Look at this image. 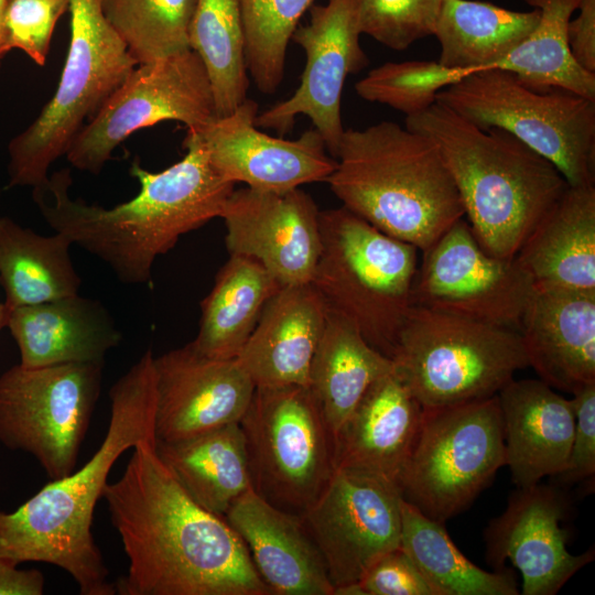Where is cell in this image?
Instances as JSON below:
<instances>
[{
  "instance_id": "4dcf8cb0",
  "label": "cell",
  "mask_w": 595,
  "mask_h": 595,
  "mask_svg": "<svg viewBox=\"0 0 595 595\" xmlns=\"http://www.w3.org/2000/svg\"><path fill=\"white\" fill-rule=\"evenodd\" d=\"M540 11L519 12L474 0H444L435 33L439 63L472 73L495 68L537 26Z\"/></svg>"
},
{
  "instance_id": "f546056e",
  "label": "cell",
  "mask_w": 595,
  "mask_h": 595,
  "mask_svg": "<svg viewBox=\"0 0 595 595\" xmlns=\"http://www.w3.org/2000/svg\"><path fill=\"white\" fill-rule=\"evenodd\" d=\"M392 369V360L371 347L355 326L327 312L311 364L309 388L334 437L368 387Z\"/></svg>"
},
{
  "instance_id": "5bb4252c",
  "label": "cell",
  "mask_w": 595,
  "mask_h": 595,
  "mask_svg": "<svg viewBox=\"0 0 595 595\" xmlns=\"http://www.w3.org/2000/svg\"><path fill=\"white\" fill-rule=\"evenodd\" d=\"M422 253L413 305L519 332L534 285L516 257L499 258L485 251L464 218Z\"/></svg>"
},
{
  "instance_id": "3957f363",
  "label": "cell",
  "mask_w": 595,
  "mask_h": 595,
  "mask_svg": "<svg viewBox=\"0 0 595 595\" xmlns=\"http://www.w3.org/2000/svg\"><path fill=\"white\" fill-rule=\"evenodd\" d=\"M109 399L108 429L88 462L66 477L50 480L14 511H0V556L17 565L58 566L73 577L82 595L116 594L94 540V511L121 454L142 442H156L151 349L112 385Z\"/></svg>"
},
{
  "instance_id": "ba28073f",
  "label": "cell",
  "mask_w": 595,
  "mask_h": 595,
  "mask_svg": "<svg viewBox=\"0 0 595 595\" xmlns=\"http://www.w3.org/2000/svg\"><path fill=\"white\" fill-rule=\"evenodd\" d=\"M391 360L423 408L495 396L528 367L518 331L418 305Z\"/></svg>"
},
{
  "instance_id": "4316f807",
  "label": "cell",
  "mask_w": 595,
  "mask_h": 595,
  "mask_svg": "<svg viewBox=\"0 0 595 595\" xmlns=\"http://www.w3.org/2000/svg\"><path fill=\"white\" fill-rule=\"evenodd\" d=\"M516 259L534 288L595 292V185H569Z\"/></svg>"
},
{
  "instance_id": "74e56055",
  "label": "cell",
  "mask_w": 595,
  "mask_h": 595,
  "mask_svg": "<svg viewBox=\"0 0 595 595\" xmlns=\"http://www.w3.org/2000/svg\"><path fill=\"white\" fill-rule=\"evenodd\" d=\"M459 69H450L433 61L387 62L359 79L357 95L369 101L389 106L405 117L436 102L437 93L464 78Z\"/></svg>"
},
{
  "instance_id": "8fae6325",
  "label": "cell",
  "mask_w": 595,
  "mask_h": 595,
  "mask_svg": "<svg viewBox=\"0 0 595 595\" xmlns=\"http://www.w3.org/2000/svg\"><path fill=\"white\" fill-rule=\"evenodd\" d=\"M252 488L302 515L335 470V437L306 386L256 388L241 418Z\"/></svg>"
},
{
  "instance_id": "7402d4cb",
  "label": "cell",
  "mask_w": 595,
  "mask_h": 595,
  "mask_svg": "<svg viewBox=\"0 0 595 595\" xmlns=\"http://www.w3.org/2000/svg\"><path fill=\"white\" fill-rule=\"evenodd\" d=\"M224 518L273 595H334L323 556L301 515L275 507L249 488Z\"/></svg>"
},
{
  "instance_id": "cb8c5ba5",
  "label": "cell",
  "mask_w": 595,
  "mask_h": 595,
  "mask_svg": "<svg viewBox=\"0 0 595 595\" xmlns=\"http://www.w3.org/2000/svg\"><path fill=\"white\" fill-rule=\"evenodd\" d=\"M505 466L517 487L561 473L567 462L575 426L571 399L541 379L515 378L497 393Z\"/></svg>"
},
{
  "instance_id": "603a6c76",
  "label": "cell",
  "mask_w": 595,
  "mask_h": 595,
  "mask_svg": "<svg viewBox=\"0 0 595 595\" xmlns=\"http://www.w3.org/2000/svg\"><path fill=\"white\" fill-rule=\"evenodd\" d=\"M423 405L396 372L376 379L335 436V469L392 482L415 443Z\"/></svg>"
},
{
  "instance_id": "83f0119b",
  "label": "cell",
  "mask_w": 595,
  "mask_h": 595,
  "mask_svg": "<svg viewBox=\"0 0 595 595\" xmlns=\"http://www.w3.org/2000/svg\"><path fill=\"white\" fill-rule=\"evenodd\" d=\"M281 288L256 260L229 255L201 303L198 332L191 343L205 356L236 359L264 306Z\"/></svg>"
},
{
  "instance_id": "ab89813d",
  "label": "cell",
  "mask_w": 595,
  "mask_h": 595,
  "mask_svg": "<svg viewBox=\"0 0 595 595\" xmlns=\"http://www.w3.org/2000/svg\"><path fill=\"white\" fill-rule=\"evenodd\" d=\"M71 0H8L2 18L3 54L23 51L43 66L55 24L69 9Z\"/></svg>"
},
{
  "instance_id": "e0dca14e",
  "label": "cell",
  "mask_w": 595,
  "mask_h": 595,
  "mask_svg": "<svg viewBox=\"0 0 595 595\" xmlns=\"http://www.w3.org/2000/svg\"><path fill=\"white\" fill-rule=\"evenodd\" d=\"M569 511L570 501L560 488L537 483L517 487L505 511L486 527L487 562L502 570L509 560L521 573V595H555L594 560V548L582 554L567 550L562 522Z\"/></svg>"
},
{
  "instance_id": "ee69618b",
  "label": "cell",
  "mask_w": 595,
  "mask_h": 595,
  "mask_svg": "<svg viewBox=\"0 0 595 595\" xmlns=\"http://www.w3.org/2000/svg\"><path fill=\"white\" fill-rule=\"evenodd\" d=\"M45 578L37 569L21 570L0 556V595H42Z\"/></svg>"
},
{
  "instance_id": "5b68a950",
  "label": "cell",
  "mask_w": 595,
  "mask_h": 595,
  "mask_svg": "<svg viewBox=\"0 0 595 595\" xmlns=\"http://www.w3.org/2000/svg\"><path fill=\"white\" fill-rule=\"evenodd\" d=\"M329 175L342 205L424 252L465 217L436 144L392 121L345 129Z\"/></svg>"
},
{
  "instance_id": "60d3db41",
  "label": "cell",
  "mask_w": 595,
  "mask_h": 595,
  "mask_svg": "<svg viewBox=\"0 0 595 595\" xmlns=\"http://www.w3.org/2000/svg\"><path fill=\"white\" fill-rule=\"evenodd\" d=\"M571 402L575 414L572 445L564 469L554 476L563 485L595 475V383L574 392Z\"/></svg>"
},
{
  "instance_id": "f1b7e54d",
  "label": "cell",
  "mask_w": 595,
  "mask_h": 595,
  "mask_svg": "<svg viewBox=\"0 0 595 595\" xmlns=\"http://www.w3.org/2000/svg\"><path fill=\"white\" fill-rule=\"evenodd\" d=\"M156 452L187 495L214 515L225 517L234 501L252 488L239 423L177 442H156Z\"/></svg>"
},
{
  "instance_id": "7c38bea8",
  "label": "cell",
  "mask_w": 595,
  "mask_h": 595,
  "mask_svg": "<svg viewBox=\"0 0 595 595\" xmlns=\"http://www.w3.org/2000/svg\"><path fill=\"white\" fill-rule=\"evenodd\" d=\"M104 364L37 368L14 365L0 375V443L32 455L50 480L76 468L101 390Z\"/></svg>"
},
{
  "instance_id": "1f68e13d",
  "label": "cell",
  "mask_w": 595,
  "mask_h": 595,
  "mask_svg": "<svg viewBox=\"0 0 595 595\" xmlns=\"http://www.w3.org/2000/svg\"><path fill=\"white\" fill-rule=\"evenodd\" d=\"M61 232L36 234L0 216V285L6 293L4 315L13 309L77 294L82 279Z\"/></svg>"
},
{
  "instance_id": "b9f144b4",
  "label": "cell",
  "mask_w": 595,
  "mask_h": 595,
  "mask_svg": "<svg viewBox=\"0 0 595 595\" xmlns=\"http://www.w3.org/2000/svg\"><path fill=\"white\" fill-rule=\"evenodd\" d=\"M358 583L364 595H435L401 547L378 559Z\"/></svg>"
},
{
  "instance_id": "2e32d148",
  "label": "cell",
  "mask_w": 595,
  "mask_h": 595,
  "mask_svg": "<svg viewBox=\"0 0 595 595\" xmlns=\"http://www.w3.org/2000/svg\"><path fill=\"white\" fill-rule=\"evenodd\" d=\"M359 0H328L310 8V21L296 28L292 41L305 53V66L294 94L258 113V128L289 133L295 117H309L335 159L345 131L342 96L348 75L364 69L369 60L360 45Z\"/></svg>"
},
{
  "instance_id": "8d00e7d4",
  "label": "cell",
  "mask_w": 595,
  "mask_h": 595,
  "mask_svg": "<svg viewBox=\"0 0 595 595\" xmlns=\"http://www.w3.org/2000/svg\"><path fill=\"white\" fill-rule=\"evenodd\" d=\"M315 0H240L248 75L266 95L280 87L289 42Z\"/></svg>"
},
{
  "instance_id": "d590c367",
  "label": "cell",
  "mask_w": 595,
  "mask_h": 595,
  "mask_svg": "<svg viewBox=\"0 0 595 595\" xmlns=\"http://www.w3.org/2000/svg\"><path fill=\"white\" fill-rule=\"evenodd\" d=\"M197 0H101L104 14L138 64L190 48Z\"/></svg>"
},
{
  "instance_id": "9c48e42d",
  "label": "cell",
  "mask_w": 595,
  "mask_h": 595,
  "mask_svg": "<svg viewBox=\"0 0 595 595\" xmlns=\"http://www.w3.org/2000/svg\"><path fill=\"white\" fill-rule=\"evenodd\" d=\"M436 102L480 129L499 128L549 160L570 186L595 185V100L537 89L491 68L441 89Z\"/></svg>"
},
{
  "instance_id": "30bf717a",
  "label": "cell",
  "mask_w": 595,
  "mask_h": 595,
  "mask_svg": "<svg viewBox=\"0 0 595 595\" xmlns=\"http://www.w3.org/2000/svg\"><path fill=\"white\" fill-rule=\"evenodd\" d=\"M505 463L497 394L423 408L398 486L403 500L426 517L445 522L465 510Z\"/></svg>"
},
{
  "instance_id": "f35d334b",
  "label": "cell",
  "mask_w": 595,
  "mask_h": 595,
  "mask_svg": "<svg viewBox=\"0 0 595 595\" xmlns=\"http://www.w3.org/2000/svg\"><path fill=\"white\" fill-rule=\"evenodd\" d=\"M444 0H359L361 34L393 51L434 35Z\"/></svg>"
},
{
  "instance_id": "277c9868",
  "label": "cell",
  "mask_w": 595,
  "mask_h": 595,
  "mask_svg": "<svg viewBox=\"0 0 595 595\" xmlns=\"http://www.w3.org/2000/svg\"><path fill=\"white\" fill-rule=\"evenodd\" d=\"M404 126L436 144L475 238L495 257H516L569 186L549 160L513 134L480 129L439 102L405 117Z\"/></svg>"
},
{
  "instance_id": "d6986e66",
  "label": "cell",
  "mask_w": 595,
  "mask_h": 595,
  "mask_svg": "<svg viewBox=\"0 0 595 595\" xmlns=\"http://www.w3.org/2000/svg\"><path fill=\"white\" fill-rule=\"evenodd\" d=\"M257 115L258 104L246 98L229 115L194 131L223 177L270 192L327 181L337 162L316 129L304 131L295 140L277 138L258 129Z\"/></svg>"
},
{
  "instance_id": "bcb514c9",
  "label": "cell",
  "mask_w": 595,
  "mask_h": 595,
  "mask_svg": "<svg viewBox=\"0 0 595 595\" xmlns=\"http://www.w3.org/2000/svg\"><path fill=\"white\" fill-rule=\"evenodd\" d=\"M4 327V307L3 303L0 302V331Z\"/></svg>"
},
{
  "instance_id": "d6a6232c",
  "label": "cell",
  "mask_w": 595,
  "mask_h": 595,
  "mask_svg": "<svg viewBox=\"0 0 595 595\" xmlns=\"http://www.w3.org/2000/svg\"><path fill=\"white\" fill-rule=\"evenodd\" d=\"M400 547L413 561L435 595H519L507 567L488 572L469 561L448 536L444 522L433 520L401 499Z\"/></svg>"
},
{
  "instance_id": "ffe728a7",
  "label": "cell",
  "mask_w": 595,
  "mask_h": 595,
  "mask_svg": "<svg viewBox=\"0 0 595 595\" xmlns=\"http://www.w3.org/2000/svg\"><path fill=\"white\" fill-rule=\"evenodd\" d=\"M156 442H177L239 423L256 386L237 359L203 355L190 342L154 357Z\"/></svg>"
},
{
  "instance_id": "484cf974",
  "label": "cell",
  "mask_w": 595,
  "mask_h": 595,
  "mask_svg": "<svg viewBox=\"0 0 595 595\" xmlns=\"http://www.w3.org/2000/svg\"><path fill=\"white\" fill-rule=\"evenodd\" d=\"M4 327L14 338L20 365L37 368L71 363L104 364L122 334L106 306L78 293L11 310Z\"/></svg>"
},
{
  "instance_id": "7bdbcfd3",
  "label": "cell",
  "mask_w": 595,
  "mask_h": 595,
  "mask_svg": "<svg viewBox=\"0 0 595 595\" xmlns=\"http://www.w3.org/2000/svg\"><path fill=\"white\" fill-rule=\"evenodd\" d=\"M578 14L567 24V44L576 63L595 74V0H581Z\"/></svg>"
},
{
  "instance_id": "ac0fdd59",
  "label": "cell",
  "mask_w": 595,
  "mask_h": 595,
  "mask_svg": "<svg viewBox=\"0 0 595 595\" xmlns=\"http://www.w3.org/2000/svg\"><path fill=\"white\" fill-rule=\"evenodd\" d=\"M320 212L300 187L234 190L220 217L226 248L259 262L282 286L311 283L321 252Z\"/></svg>"
},
{
  "instance_id": "9a60e30c",
  "label": "cell",
  "mask_w": 595,
  "mask_h": 595,
  "mask_svg": "<svg viewBox=\"0 0 595 595\" xmlns=\"http://www.w3.org/2000/svg\"><path fill=\"white\" fill-rule=\"evenodd\" d=\"M401 494L392 482L336 468L301 515L334 589L359 582L401 543Z\"/></svg>"
},
{
  "instance_id": "6da1fadb",
  "label": "cell",
  "mask_w": 595,
  "mask_h": 595,
  "mask_svg": "<svg viewBox=\"0 0 595 595\" xmlns=\"http://www.w3.org/2000/svg\"><path fill=\"white\" fill-rule=\"evenodd\" d=\"M128 559L120 595H273L238 533L195 502L142 442L121 477L104 489Z\"/></svg>"
},
{
  "instance_id": "e575fe53",
  "label": "cell",
  "mask_w": 595,
  "mask_h": 595,
  "mask_svg": "<svg viewBox=\"0 0 595 595\" xmlns=\"http://www.w3.org/2000/svg\"><path fill=\"white\" fill-rule=\"evenodd\" d=\"M188 46L206 68L217 118L229 115L249 87L240 0H197Z\"/></svg>"
},
{
  "instance_id": "836d02e7",
  "label": "cell",
  "mask_w": 595,
  "mask_h": 595,
  "mask_svg": "<svg viewBox=\"0 0 595 595\" xmlns=\"http://www.w3.org/2000/svg\"><path fill=\"white\" fill-rule=\"evenodd\" d=\"M540 11L534 30L495 68L515 73L537 89L560 88L595 100V74L573 58L567 24L581 0H524Z\"/></svg>"
},
{
  "instance_id": "d4e9b609",
  "label": "cell",
  "mask_w": 595,
  "mask_h": 595,
  "mask_svg": "<svg viewBox=\"0 0 595 595\" xmlns=\"http://www.w3.org/2000/svg\"><path fill=\"white\" fill-rule=\"evenodd\" d=\"M327 307L311 283L282 286L236 358L256 388L306 386Z\"/></svg>"
},
{
  "instance_id": "52a82bcc",
  "label": "cell",
  "mask_w": 595,
  "mask_h": 595,
  "mask_svg": "<svg viewBox=\"0 0 595 595\" xmlns=\"http://www.w3.org/2000/svg\"><path fill=\"white\" fill-rule=\"evenodd\" d=\"M71 40L57 89L9 145L8 187L42 185L51 165L138 65L101 0H71Z\"/></svg>"
},
{
  "instance_id": "4fadbf2b",
  "label": "cell",
  "mask_w": 595,
  "mask_h": 595,
  "mask_svg": "<svg viewBox=\"0 0 595 595\" xmlns=\"http://www.w3.org/2000/svg\"><path fill=\"white\" fill-rule=\"evenodd\" d=\"M217 118L212 84L191 48L138 64L73 140L66 158L79 171L99 174L113 150L133 132L161 121L201 131Z\"/></svg>"
},
{
  "instance_id": "7a4b0ae2",
  "label": "cell",
  "mask_w": 595,
  "mask_h": 595,
  "mask_svg": "<svg viewBox=\"0 0 595 595\" xmlns=\"http://www.w3.org/2000/svg\"><path fill=\"white\" fill-rule=\"evenodd\" d=\"M183 148L184 158L160 172H150L134 160L129 172L140 191L116 206L73 199L69 169L33 187V201L55 232L102 260L120 282L148 284L158 257L173 249L183 235L221 217L235 190V183L213 167L196 132L187 131Z\"/></svg>"
},
{
  "instance_id": "44dd1931",
  "label": "cell",
  "mask_w": 595,
  "mask_h": 595,
  "mask_svg": "<svg viewBox=\"0 0 595 595\" xmlns=\"http://www.w3.org/2000/svg\"><path fill=\"white\" fill-rule=\"evenodd\" d=\"M519 334L528 367L551 388L595 383V292L534 288Z\"/></svg>"
},
{
  "instance_id": "f6af8a7d",
  "label": "cell",
  "mask_w": 595,
  "mask_h": 595,
  "mask_svg": "<svg viewBox=\"0 0 595 595\" xmlns=\"http://www.w3.org/2000/svg\"><path fill=\"white\" fill-rule=\"evenodd\" d=\"M8 0H0V67L3 57L6 56L2 51V18Z\"/></svg>"
},
{
  "instance_id": "8992f818",
  "label": "cell",
  "mask_w": 595,
  "mask_h": 595,
  "mask_svg": "<svg viewBox=\"0 0 595 595\" xmlns=\"http://www.w3.org/2000/svg\"><path fill=\"white\" fill-rule=\"evenodd\" d=\"M321 252L311 284L327 310L391 359L412 307L419 249L343 205L320 212Z\"/></svg>"
}]
</instances>
